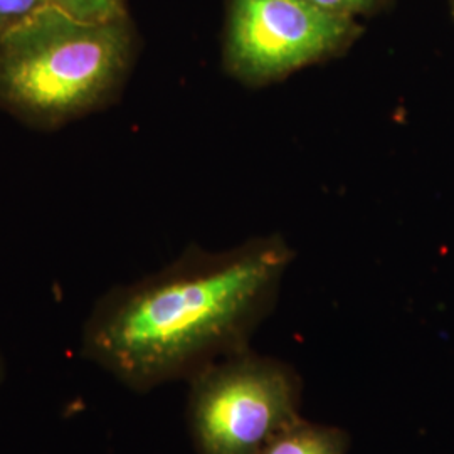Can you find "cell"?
<instances>
[{"mask_svg": "<svg viewBox=\"0 0 454 454\" xmlns=\"http://www.w3.org/2000/svg\"><path fill=\"white\" fill-rule=\"evenodd\" d=\"M294 249L279 234L223 253H192L106 300L88 322L82 356L133 392L189 380L249 348L275 309Z\"/></svg>", "mask_w": 454, "mask_h": 454, "instance_id": "6da1fadb", "label": "cell"}, {"mask_svg": "<svg viewBox=\"0 0 454 454\" xmlns=\"http://www.w3.org/2000/svg\"><path fill=\"white\" fill-rule=\"evenodd\" d=\"M133 51L130 17L91 22L49 5L0 35V97L43 118L82 112L127 74Z\"/></svg>", "mask_w": 454, "mask_h": 454, "instance_id": "7a4b0ae2", "label": "cell"}, {"mask_svg": "<svg viewBox=\"0 0 454 454\" xmlns=\"http://www.w3.org/2000/svg\"><path fill=\"white\" fill-rule=\"evenodd\" d=\"M187 384L185 418L195 454H260L301 418L300 373L251 347L207 365Z\"/></svg>", "mask_w": 454, "mask_h": 454, "instance_id": "3957f363", "label": "cell"}, {"mask_svg": "<svg viewBox=\"0 0 454 454\" xmlns=\"http://www.w3.org/2000/svg\"><path fill=\"white\" fill-rule=\"evenodd\" d=\"M362 34L360 20L311 0H227L223 67L246 88H264L340 58Z\"/></svg>", "mask_w": 454, "mask_h": 454, "instance_id": "277c9868", "label": "cell"}, {"mask_svg": "<svg viewBox=\"0 0 454 454\" xmlns=\"http://www.w3.org/2000/svg\"><path fill=\"white\" fill-rule=\"evenodd\" d=\"M350 434L332 424L307 421L303 416L278 433L260 454H348Z\"/></svg>", "mask_w": 454, "mask_h": 454, "instance_id": "5b68a950", "label": "cell"}, {"mask_svg": "<svg viewBox=\"0 0 454 454\" xmlns=\"http://www.w3.org/2000/svg\"><path fill=\"white\" fill-rule=\"evenodd\" d=\"M49 4L69 16L91 22H108L129 16L127 0H49Z\"/></svg>", "mask_w": 454, "mask_h": 454, "instance_id": "8992f818", "label": "cell"}, {"mask_svg": "<svg viewBox=\"0 0 454 454\" xmlns=\"http://www.w3.org/2000/svg\"><path fill=\"white\" fill-rule=\"evenodd\" d=\"M49 0H0V35L49 7Z\"/></svg>", "mask_w": 454, "mask_h": 454, "instance_id": "52a82bcc", "label": "cell"}, {"mask_svg": "<svg viewBox=\"0 0 454 454\" xmlns=\"http://www.w3.org/2000/svg\"><path fill=\"white\" fill-rule=\"evenodd\" d=\"M330 12L350 17V19H369L382 12L390 0H311Z\"/></svg>", "mask_w": 454, "mask_h": 454, "instance_id": "ba28073f", "label": "cell"}, {"mask_svg": "<svg viewBox=\"0 0 454 454\" xmlns=\"http://www.w3.org/2000/svg\"><path fill=\"white\" fill-rule=\"evenodd\" d=\"M4 379H5V362H4V357L0 356V387L4 384Z\"/></svg>", "mask_w": 454, "mask_h": 454, "instance_id": "9c48e42d", "label": "cell"}, {"mask_svg": "<svg viewBox=\"0 0 454 454\" xmlns=\"http://www.w3.org/2000/svg\"><path fill=\"white\" fill-rule=\"evenodd\" d=\"M450 5H451V12H453L454 16V0H450Z\"/></svg>", "mask_w": 454, "mask_h": 454, "instance_id": "30bf717a", "label": "cell"}]
</instances>
